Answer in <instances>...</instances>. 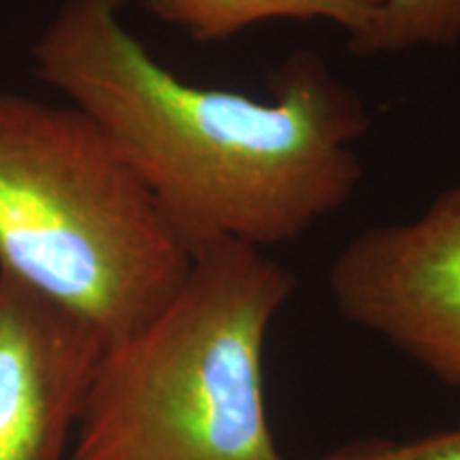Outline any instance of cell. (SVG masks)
<instances>
[{
  "label": "cell",
  "mask_w": 460,
  "mask_h": 460,
  "mask_svg": "<svg viewBox=\"0 0 460 460\" xmlns=\"http://www.w3.org/2000/svg\"><path fill=\"white\" fill-rule=\"evenodd\" d=\"M124 4L65 0L34 65L101 126L190 256L222 241L292 243L349 203L369 111L318 51H292L267 99L203 88L149 54Z\"/></svg>",
  "instance_id": "obj_1"
},
{
  "label": "cell",
  "mask_w": 460,
  "mask_h": 460,
  "mask_svg": "<svg viewBox=\"0 0 460 460\" xmlns=\"http://www.w3.org/2000/svg\"><path fill=\"white\" fill-rule=\"evenodd\" d=\"M296 288L237 241L207 247L156 318L102 352L71 460H284L264 402V343Z\"/></svg>",
  "instance_id": "obj_2"
},
{
  "label": "cell",
  "mask_w": 460,
  "mask_h": 460,
  "mask_svg": "<svg viewBox=\"0 0 460 460\" xmlns=\"http://www.w3.org/2000/svg\"><path fill=\"white\" fill-rule=\"evenodd\" d=\"M192 267L101 126L0 92V271L115 345L163 312Z\"/></svg>",
  "instance_id": "obj_3"
},
{
  "label": "cell",
  "mask_w": 460,
  "mask_h": 460,
  "mask_svg": "<svg viewBox=\"0 0 460 460\" xmlns=\"http://www.w3.org/2000/svg\"><path fill=\"white\" fill-rule=\"evenodd\" d=\"M329 288L345 320L460 388V183L413 220L360 230Z\"/></svg>",
  "instance_id": "obj_4"
},
{
  "label": "cell",
  "mask_w": 460,
  "mask_h": 460,
  "mask_svg": "<svg viewBox=\"0 0 460 460\" xmlns=\"http://www.w3.org/2000/svg\"><path fill=\"white\" fill-rule=\"evenodd\" d=\"M102 339L0 271V460H65Z\"/></svg>",
  "instance_id": "obj_5"
},
{
  "label": "cell",
  "mask_w": 460,
  "mask_h": 460,
  "mask_svg": "<svg viewBox=\"0 0 460 460\" xmlns=\"http://www.w3.org/2000/svg\"><path fill=\"white\" fill-rule=\"evenodd\" d=\"M143 9L197 43H220L271 20H326L348 43L376 24L384 0H141Z\"/></svg>",
  "instance_id": "obj_6"
},
{
  "label": "cell",
  "mask_w": 460,
  "mask_h": 460,
  "mask_svg": "<svg viewBox=\"0 0 460 460\" xmlns=\"http://www.w3.org/2000/svg\"><path fill=\"white\" fill-rule=\"evenodd\" d=\"M460 0H384L376 24L348 43L356 56H393L411 49L456 48Z\"/></svg>",
  "instance_id": "obj_7"
},
{
  "label": "cell",
  "mask_w": 460,
  "mask_h": 460,
  "mask_svg": "<svg viewBox=\"0 0 460 460\" xmlns=\"http://www.w3.org/2000/svg\"><path fill=\"white\" fill-rule=\"evenodd\" d=\"M318 460H460V427L410 441H367Z\"/></svg>",
  "instance_id": "obj_8"
}]
</instances>
